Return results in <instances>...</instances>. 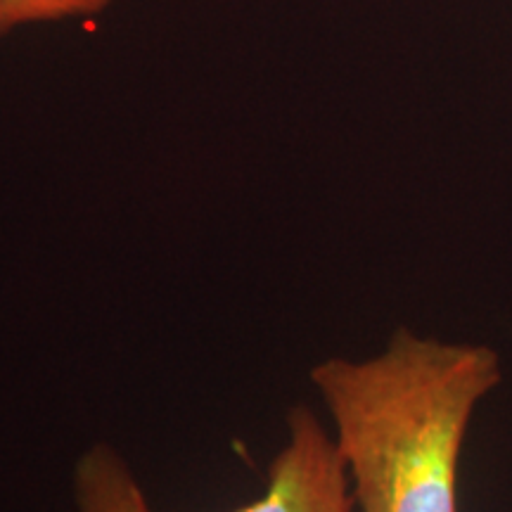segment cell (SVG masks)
<instances>
[{"mask_svg":"<svg viewBox=\"0 0 512 512\" xmlns=\"http://www.w3.org/2000/svg\"><path fill=\"white\" fill-rule=\"evenodd\" d=\"M74 498L79 512H155L131 467L107 444L76 463ZM233 512H356L335 439L309 406L287 413V441L268 465L264 496Z\"/></svg>","mask_w":512,"mask_h":512,"instance_id":"7a4b0ae2","label":"cell"},{"mask_svg":"<svg viewBox=\"0 0 512 512\" xmlns=\"http://www.w3.org/2000/svg\"><path fill=\"white\" fill-rule=\"evenodd\" d=\"M110 3L112 0H0V36L27 24L100 15Z\"/></svg>","mask_w":512,"mask_h":512,"instance_id":"3957f363","label":"cell"},{"mask_svg":"<svg viewBox=\"0 0 512 512\" xmlns=\"http://www.w3.org/2000/svg\"><path fill=\"white\" fill-rule=\"evenodd\" d=\"M501 380L496 349L408 328L380 354L313 366L356 512H460L467 430Z\"/></svg>","mask_w":512,"mask_h":512,"instance_id":"6da1fadb","label":"cell"}]
</instances>
